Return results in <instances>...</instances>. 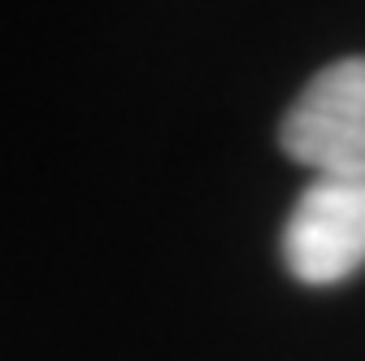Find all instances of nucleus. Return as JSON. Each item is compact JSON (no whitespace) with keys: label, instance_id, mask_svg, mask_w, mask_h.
<instances>
[{"label":"nucleus","instance_id":"obj_2","mask_svg":"<svg viewBox=\"0 0 365 361\" xmlns=\"http://www.w3.org/2000/svg\"><path fill=\"white\" fill-rule=\"evenodd\" d=\"M283 261L309 288H331L365 265V178L313 174L283 227Z\"/></svg>","mask_w":365,"mask_h":361},{"label":"nucleus","instance_id":"obj_1","mask_svg":"<svg viewBox=\"0 0 365 361\" xmlns=\"http://www.w3.org/2000/svg\"><path fill=\"white\" fill-rule=\"evenodd\" d=\"M279 144L313 174L365 178V57L313 74L279 126Z\"/></svg>","mask_w":365,"mask_h":361}]
</instances>
